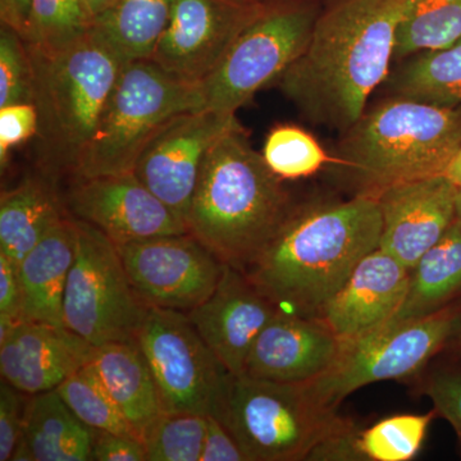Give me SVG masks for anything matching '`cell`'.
<instances>
[{
    "instance_id": "60d3db41",
    "label": "cell",
    "mask_w": 461,
    "mask_h": 461,
    "mask_svg": "<svg viewBox=\"0 0 461 461\" xmlns=\"http://www.w3.org/2000/svg\"><path fill=\"white\" fill-rule=\"evenodd\" d=\"M200 461H249L241 446L220 420L208 415Z\"/></svg>"
},
{
    "instance_id": "8d00e7d4",
    "label": "cell",
    "mask_w": 461,
    "mask_h": 461,
    "mask_svg": "<svg viewBox=\"0 0 461 461\" xmlns=\"http://www.w3.org/2000/svg\"><path fill=\"white\" fill-rule=\"evenodd\" d=\"M427 395L432 400L436 414L441 415L461 436V371L441 369L427 382Z\"/></svg>"
},
{
    "instance_id": "9c48e42d",
    "label": "cell",
    "mask_w": 461,
    "mask_h": 461,
    "mask_svg": "<svg viewBox=\"0 0 461 461\" xmlns=\"http://www.w3.org/2000/svg\"><path fill=\"white\" fill-rule=\"evenodd\" d=\"M74 263L63 299L65 327L91 345L136 341L149 306L136 295L117 245L76 220Z\"/></svg>"
},
{
    "instance_id": "f6af8a7d",
    "label": "cell",
    "mask_w": 461,
    "mask_h": 461,
    "mask_svg": "<svg viewBox=\"0 0 461 461\" xmlns=\"http://www.w3.org/2000/svg\"><path fill=\"white\" fill-rule=\"evenodd\" d=\"M456 217L461 221V190L457 191L456 196Z\"/></svg>"
},
{
    "instance_id": "f546056e",
    "label": "cell",
    "mask_w": 461,
    "mask_h": 461,
    "mask_svg": "<svg viewBox=\"0 0 461 461\" xmlns=\"http://www.w3.org/2000/svg\"><path fill=\"white\" fill-rule=\"evenodd\" d=\"M57 391L68 408L91 429L138 437L109 395L93 364L78 369Z\"/></svg>"
},
{
    "instance_id": "603a6c76",
    "label": "cell",
    "mask_w": 461,
    "mask_h": 461,
    "mask_svg": "<svg viewBox=\"0 0 461 461\" xmlns=\"http://www.w3.org/2000/svg\"><path fill=\"white\" fill-rule=\"evenodd\" d=\"M66 211L48 177L26 178L0 196V251L21 263Z\"/></svg>"
},
{
    "instance_id": "e0dca14e",
    "label": "cell",
    "mask_w": 461,
    "mask_h": 461,
    "mask_svg": "<svg viewBox=\"0 0 461 461\" xmlns=\"http://www.w3.org/2000/svg\"><path fill=\"white\" fill-rule=\"evenodd\" d=\"M280 311L244 272L226 264L214 293L186 314L227 371L241 375L258 336Z\"/></svg>"
},
{
    "instance_id": "484cf974",
    "label": "cell",
    "mask_w": 461,
    "mask_h": 461,
    "mask_svg": "<svg viewBox=\"0 0 461 461\" xmlns=\"http://www.w3.org/2000/svg\"><path fill=\"white\" fill-rule=\"evenodd\" d=\"M176 0H115L91 23L124 63L150 59L165 32Z\"/></svg>"
},
{
    "instance_id": "ab89813d",
    "label": "cell",
    "mask_w": 461,
    "mask_h": 461,
    "mask_svg": "<svg viewBox=\"0 0 461 461\" xmlns=\"http://www.w3.org/2000/svg\"><path fill=\"white\" fill-rule=\"evenodd\" d=\"M91 461H147V448L139 437L95 429Z\"/></svg>"
},
{
    "instance_id": "5bb4252c",
    "label": "cell",
    "mask_w": 461,
    "mask_h": 461,
    "mask_svg": "<svg viewBox=\"0 0 461 461\" xmlns=\"http://www.w3.org/2000/svg\"><path fill=\"white\" fill-rule=\"evenodd\" d=\"M236 123V114L206 108L177 115L150 139L133 173L185 221L206 156Z\"/></svg>"
},
{
    "instance_id": "ffe728a7",
    "label": "cell",
    "mask_w": 461,
    "mask_h": 461,
    "mask_svg": "<svg viewBox=\"0 0 461 461\" xmlns=\"http://www.w3.org/2000/svg\"><path fill=\"white\" fill-rule=\"evenodd\" d=\"M411 269L382 249L363 258L315 317L339 339L354 338L390 321L402 305Z\"/></svg>"
},
{
    "instance_id": "4dcf8cb0",
    "label": "cell",
    "mask_w": 461,
    "mask_h": 461,
    "mask_svg": "<svg viewBox=\"0 0 461 461\" xmlns=\"http://www.w3.org/2000/svg\"><path fill=\"white\" fill-rule=\"evenodd\" d=\"M436 411L399 414L360 430L359 444L366 461H409L420 453Z\"/></svg>"
},
{
    "instance_id": "f35d334b",
    "label": "cell",
    "mask_w": 461,
    "mask_h": 461,
    "mask_svg": "<svg viewBox=\"0 0 461 461\" xmlns=\"http://www.w3.org/2000/svg\"><path fill=\"white\" fill-rule=\"evenodd\" d=\"M360 430L348 421L312 448L306 460L366 461L359 444Z\"/></svg>"
},
{
    "instance_id": "7a4b0ae2",
    "label": "cell",
    "mask_w": 461,
    "mask_h": 461,
    "mask_svg": "<svg viewBox=\"0 0 461 461\" xmlns=\"http://www.w3.org/2000/svg\"><path fill=\"white\" fill-rule=\"evenodd\" d=\"M377 196L291 211L244 271L281 311L315 317L364 257L379 248Z\"/></svg>"
},
{
    "instance_id": "2e32d148",
    "label": "cell",
    "mask_w": 461,
    "mask_h": 461,
    "mask_svg": "<svg viewBox=\"0 0 461 461\" xmlns=\"http://www.w3.org/2000/svg\"><path fill=\"white\" fill-rule=\"evenodd\" d=\"M457 191L445 175L382 190L379 249L411 269L456 220Z\"/></svg>"
},
{
    "instance_id": "9a60e30c",
    "label": "cell",
    "mask_w": 461,
    "mask_h": 461,
    "mask_svg": "<svg viewBox=\"0 0 461 461\" xmlns=\"http://www.w3.org/2000/svg\"><path fill=\"white\" fill-rule=\"evenodd\" d=\"M65 208L76 220L102 230L115 245L189 232L185 221L133 172L74 178Z\"/></svg>"
},
{
    "instance_id": "836d02e7",
    "label": "cell",
    "mask_w": 461,
    "mask_h": 461,
    "mask_svg": "<svg viewBox=\"0 0 461 461\" xmlns=\"http://www.w3.org/2000/svg\"><path fill=\"white\" fill-rule=\"evenodd\" d=\"M33 104L32 53L23 36L11 27L0 30V108Z\"/></svg>"
},
{
    "instance_id": "e575fe53",
    "label": "cell",
    "mask_w": 461,
    "mask_h": 461,
    "mask_svg": "<svg viewBox=\"0 0 461 461\" xmlns=\"http://www.w3.org/2000/svg\"><path fill=\"white\" fill-rule=\"evenodd\" d=\"M32 396L2 379L0 384V461L11 460L14 447L25 433Z\"/></svg>"
},
{
    "instance_id": "5b68a950",
    "label": "cell",
    "mask_w": 461,
    "mask_h": 461,
    "mask_svg": "<svg viewBox=\"0 0 461 461\" xmlns=\"http://www.w3.org/2000/svg\"><path fill=\"white\" fill-rule=\"evenodd\" d=\"M348 132L345 166L363 193L375 196L393 185L445 175L461 145V108L388 100Z\"/></svg>"
},
{
    "instance_id": "6da1fadb",
    "label": "cell",
    "mask_w": 461,
    "mask_h": 461,
    "mask_svg": "<svg viewBox=\"0 0 461 461\" xmlns=\"http://www.w3.org/2000/svg\"><path fill=\"white\" fill-rule=\"evenodd\" d=\"M406 0H338L315 20L305 50L278 78L306 118L348 131L386 80Z\"/></svg>"
},
{
    "instance_id": "bcb514c9",
    "label": "cell",
    "mask_w": 461,
    "mask_h": 461,
    "mask_svg": "<svg viewBox=\"0 0 461 461\" xmlns=\"http://www.w3.org/2000/svg\"><path fill=\"white\" fill-rule=\"evenodd\" d=\"M456 336H457V339H459V346L461 348V326H460L459 330H457Z\"/></svg>"
},
{
    "instance_id": "52a82bcc",
    "label": "cell",
    "mask_w": 461,
    "mask_h": 461,
    "mask_svg": "<svg viewBox=\"0 0 461 461\" xmlns=\"http://www.w3.org/2000/svg\"><path fill=\"white\" fill-rule=\"evenodd\" d=\"M218 420L249 461L306 460L321 439L348 423L318 402L308 384H282L232 375Z\"/></svg>"
},
{
    "instance_id": "3957f363",
    "label": "cell",
    "mask_w": 461,
    "mask_h": 461,
    "mask_svg": "<svg viewBox=\"0 0 461 461\" xmlns=\"http://www.w3.org/2000/svg\"><path fill=\"white\" fill-rule=\"evenodd\" d=\"M291 211L281 178L236 123L206 156L185 222L221 262L244 272Z\"/></svg>"
},
{
    "instance_id": "d6986e66",
    "label": "cell",
    "mask_w": 461,
    "mask_h": 461,
    "mask_svg": "<svg viewBox=\"0 0 461 461\" xmlns=\"http://www.w3.org/2000/svg\"><path fill=\"white\" fill-rule=\"evenodd\" d=\"M96 346L65 326L18 321L0 338L2 379L33 396L57 390L91 363Z\"/></svg>"
},
{
    "instance_id": "30bf717a",
    "label": "cell",
    "mask_w": 461,
    "mask_h": 461,
    "mask_svg": "<svg viewBox=\"0 0 461 461\" xmlns=\"http://www.w3.org/2000/svg\"><path fill=\"white\" fill-rule=\"evenodd\" d=\"M317 16L302 5L264 8L240 33L217 68L200 84L205 108L236 114L302 56Z\"/></svg>"
},
{
    "instance_id": "8992f818",
    "label": "cell",
    "mask_w": 461,
    "mask_h": 461,
    "mask_svg": "<svg viewBox=\"0 0 461 461\" xmlns=\"http://www.w3.org/2000/svg\"><path fill=\"white\" fill-rule=\"evenodd\" d=\"M200 109H205L200 85L185 83L150 59L126 63L72 178L133 172L141 151L167 122Z\"/></svg>"
},
{
    "instance_id": "d6a6232c",
    "label": "cell",
    "mask_w": 461,
    "mask_h": 461,
    "mask_svg": "<svg viewBox=\"0 0 461 461\" xmlns=\"http://www.w3.org/2000/svg\"><path fill=\"white\" fill-rule=\"evenodd\" d=\"M263 158L281 180L311 177L329 160L326 151L311 133L291 124H281L268 133Z\"/></svg>"
},
{
    "instance_id": "ee69618b",
    "label": "cell",
    "mask_w": 461,
    "mask_h": 461,
    "mask_svg": "<svg viewBox=\"0 0 461 461\" xmlns=\"http://www.w3.org/2000/svg\"><path fill=\"white\" fill-rule=\"evenodd\" d=\"M445 176L453 182L457 189L461 190V145L447 169H446Z\"/></svg>"
},
{
    "instance_id": "4316f807",
    "label": "cell",
    "mask_w": 461,
    "mask_h": 461,
    "mask_svg": "<svg viewBox=\"0 0 461 461\" xmlns=\"http://www.w3.org/2000/svg\"><path fill=\"white\" fill-rule=\"evenodd\" d=\"M400 98L461 108V38L409 60L393 81Z\"/></svg>"
},
{
    "instance_id": "83f0119b",
    "label": "cell",
    "mask_w": 461,
    "mask_h": 461,
    "mask_svg": "<svg viewBox=\"0 0 461 461\" xmlns=\"http://www.w3.org/2000/svg\"><path fill=\"white\" fill-rule=\"evenodd\" d=\"M460 38L461 0H406L393 57L442 50Z\"/></svg>"
},
{
    "instance_id": "7c38bea8",
    "label": "cell",
    "mask_w": 461,
    "mask_h": 461,
    "mask_svg": "<svg viewBox=\"0 0 461 461\" xmlns=\"http://www.w3.org/2000/svg\"><path fill=\"white\" fill-rule=\"evenodd\" d=\"M136 295L149 308L189 313L220 284L224 264L191 233L117 245Z\"/></svg>"
},
{
    "instance_id": "d590c367",
    "label": "cell",
    "mask_w": 461,
    "mask_h": 461,
    "mask_svg": "<svg viewBox=\"0 0 461 461\" xmlns=\"http://www.w3.org/2000/svg\"><path fill=\"white\" fill-rule=\"evenodd\" d=\"M39 133V113L35 104L23 103L0 108V166L2 172L8 165L14 148L23 144Z\"/></svg>"
},
{
    "instance_id": "44dd1931",
    "label": "cell",
    "mask_w": 461,
    "mask_h": 461,
    "mask_svg": "<svg viewBox=\"0 0 461 461\" xmlns=\"http://www.w3.org/2000/svg\"><path fill=\"white\" fill-rule=\"evenodd\" d=\"M76 221L67 213L21 263L20 321L65 326L63 299L76 250Z\"/></svg>"
},
{
    "instance_id": "f1b7e54d",
    "label": "cell",
    "mask_w": 461,
    "mask_h": 461,
    "mask_svg": "<svg viewBox=\"0 0 461 461\" xmlns=\"http://www.w3.org/2000/svg\"><path fill=\"white\" fill-rule=\"evenodd\" d=\"M91 23L80 5L69 0H32L23 39L32 50L53 53L80 41Z\"/></svg>"
},
{
    "instance_id": "d4e9b609",
    "label": "cell",
    "mask_w": 461,
    "mask_h": 461,
    "mask_svg": "<svg viewBox=\"0 0 461 461\" xmlns=\"http://www.w3.org/2000/svg\"><path fill=\"white\" fill-rule=\"evenodd\" d=\"M95 429L85 424L57 390L32 396L23 438L33 461H91Z\"/></svg>"
},
{
    "instance_id": "ba28073f",
    "label": "cell",
    "mask_w": 461,
    "mask_h": 461,
    "mask_svg": "<svg viewBox=\"0 0 461 461\" xmlns=\"http://www.w3.org/2000/svg\"><path fill=\"white\" fill-rule=\"evenodd\" d=\"M460 326L461 313L447 306L429 317L390 320L362 335L341 339L335 362L308 382L309 387L321 405L336 411L359 388L420 372Z\"/></svg>"
},
{
    "instance_id": "7bdbcfd3",
    "label": "cell",
    "mask_w": 461,
    "mask_h": 461,
    "mask_svg": "<svg viewBox=\"0 0 461 461\" xmlns=\"http://www.w3.org/2000/svg\"><path fill=\"white\" fill-rule=\"evenodd\" d=\"M115 0H81V5L90 23H93L96 18L111 8Z\"/></svg>"
},
{
    "instance_id": "7402d4cb",
    "label": "cell",
    "mask_w": 461,
    "mask_h": 461,
    "mask_svg": "<svg viewBox=\"0 0 461 461\" xmlns=\"http://www.w3.org/2000/svg\"><path fill=\"white\" fill-rule=\"evenodd\" d=\"M91 364L124 420L142 439L163 411L153 373L138 342L98 346Z\"/></svg>"
},
{
    "instance_id": "ac0fdd59",
    "label": "cell",
    "mask_w": 461,
    "mask_h": 461,
    "mask_svg": "<svg viewBox=\"0 0 461 461\" xmlns=\"http://www.w3.org/2000/svg\"><path fill=\"white\" fill-rule=\"evenodd\" d=\"M341 339L317 317L280 311L258 336L242 375L308 384L332 366Z\"/></svg>"
},
{
    "instance_id": "cb8c5ba5",
    "label": "cell",
    "mask_w": 461,
    "mask_h": 461,
    "mask_svg": "<svg viewBox=\"0 0 461 461\" xmlns=\"http://www.w3.org/2000/svg\"><path fill=\"white\" fill-rule=\"evenodd\" d=\"M461 293V221L451 223L441 239L411 269L402 305L391 320L429 317L447 308Z\"/></svg>"
},
{
    "instance_id": "277c9868",
    "label": "cell",
    "mask_w": 461,
    "mask_h": 461,
    "mask_svg": "<svg viewBox=\"0 0 461 461\" xmlns=\"http://www.w3.org/2000/svg\"><path fill=\"white\" fill-rule=\"evenodd\" d=\"M30 53L44 176H72L102 122L126 63L91 29L65 50Z\"/></svg>"
},
{
    "instance_id": "4fadbf2b",
    "label": "cell",
    "mask_w": 461,
    "mask_h": 461,
    "mask_svg": "<svg viewBox=\"0 0 461 461\" xmlns=\"http://www.w3.org/2000/svg\"><path fill=\"white\" fill-rule=\"evenodd\" d=\"M263 9L256 0H176L150 60L185 83L200 85Z\"/></svg>"
},
{
    "instance_id": "1f68e13d",
    "label": "cell",
    "mask_w": 461,
    "mask_h": 461,
    "mask_svg": "<svg viewBox=\"0 0 461 461\" xmlns=\"http://www.w3.org/2000/svg\"><path fill=\"white\" fill-rule=\"evenodd\" d=\"M206 424V415L163 412L142 437L147 461H200Z\"/></svg>"
},
{
    "instance_id": "8fae6325",
    "label": "cell",
    "mask_w": 461,
    "mask_h": 461,
    "mask_svg": "<svg viewBox=\"0 0 461 461\" xmlns=\"http://www.w3.org/2000/svg\"><path fill=\"white\" fill-rule=\"evenodd\" d=\"M136 342L153 373L163 412L217 415L232 375L186 313L149 308Z\"/></svg>"
},
{
    "instance_id": "b9f144b4",
    "label": "cell",
    "mask_w": 461,
    "mask_h": 461,
    "mask_svg": "<svg viewBox=\"0 0 461 461\" xmlns=\"http://www.w3.org/2000/svg\"><path fill=\"white\" fill-rule=\"evenodd\" d=\"M32 5V0H0L2 25L11 27L23 35Z\"/></svg>"
},
{
    "instance_id": "74e56055",
    "label": "cell",
    "mask_w": 461,
    "mask_h": 461,
    "mask_svg": "<svg viewBox=\"0 0 461 461\" xmlns=\"http://www.w3.org/2000/svg\"><path fill=\"white\" fill-rule=\"evenodd\" d=\"M23 288L18 264L0 251V338L20 321Z\"/></svg>"
}]
</instances>
